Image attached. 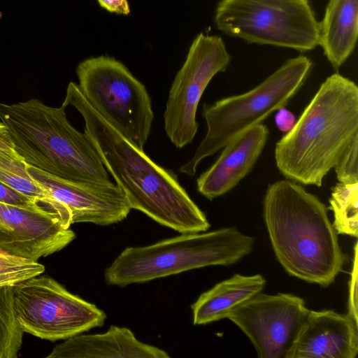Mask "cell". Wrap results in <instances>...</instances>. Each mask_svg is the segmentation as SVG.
Segmentation results:
<instances>
[{"label":"cell","mask_w":358,"mask_h":358,"mask_svg":"<svg viewBox=\"0 0 358 358\" xmlns=\"http://www.w3.org/2000/svg\"><path fill=\"white\" fill-rule=\"evenodd\" d=\"M31 176L72 215V223L106 226L124 220L131 208L123 190L114 182L89 183L67 180L28 165Z\"/></svg>","instance_id":"obj_13"},{"label":"cell","mask_w":358,"mask_h":358,"mask_svg":"<svg viewBox=\"0 0 358 358\" xmlns=\"http://www.w3.org/2000/svg\"><path fill=\"white\" fill-rule=\"evenodd\" d=\"M14 304L24 332L51 341L102 327L106 315L94 303L73 294L48 275L14 286Z\"/></svg>","instance_id":"obj_9"},{"label":"cell","mask_w":358,"mask_h":358,"mask_svg":"<svg viewBox=\"0 0 358 358\" xmlns=\"http://www.w3.org/2000/svg\"><path fill=\"white\" fill-rule=\"evenodd\" d=\"M0 120L27 165L73 182H112L87 134L67 120L65 107L48 106L34 98L0 103Z\"/></svg>","instance_id":"obj_4"},{"label":"cell","mask_w":358,"mask_h":358,"mask_svg":"<svg viewBox=\"0 0 358 358\" xmlns=\"http://www.w3.org/2000/svg\"><path fill=\"white\" fill-rule=\"evenodd\" d=\"M0 201L15 206H28L36 203L1 182H0Z\"/></svg>","instance_id":"obj_25"},{"label":"cell","mask_w":358,"mask_h":358,"mask_svg":"<svg viewBox=\"0 0 358 358\" xmlns=\"http://www.w3.org/2000/svg\"><path fill=\"white\" fill-rule=\"evenodd\" d=\"M27 166L17 154L0 148V182L55 213L64 225L70 228L73 224L70 210L31 176Z\"/></svg>","instance_id":"obj_19"},{"label":"cell","mask_w":358,"mask_h":358,"mask_svg":"<svg viewBox=\"0 0 358 358\" xmlns=\"http://www.w3.org/2000/svg\"><path fill=\"white\" fill-rule=\"evenodd\" d=\"M296 122L294 115L285 107L277 110L275 115V122L278 129L286 134L294 126Z\"/></svg>","instance_id":"obj_26"},{"label":"cell","mask_w":358,"mask_h":358,"mask_svg":"<svg viewBox=\"0 0 358 358\" xmlns=\"http://www.w3.org/2000/svg\"><path fill=\"white\" fill-rule=\"evenodd\" d=\"M358 324L332 310H310L287 358H355Z\"/></svg>","instance_id":"obj_14"},{"label":"cell","mask_w":358,"mask_h":358,"mask_svg":"<svg viewBox=\"0 0 358 358\" xmlns=\"http://www.w3.org/2000/svg\"><path fill=\"white\" fill-rule=\"evenodd\" d=\"M0 148L13 154H16L10 138L8 129L4 124L0 121Z\"/></svg>","instance_id":"obj_28"},{"label":"cell","mask_w":358,"mask_h":358,"mask_svg":"<svg viewBox=\"0 0 358 358\" xmlns=\"http://www.w3.org/2000/svg\"><path fill=\"white\" fill-rule=\"evenodd\" d=\"M76 234L54 212L34 203L15 206L0 201V250L38 261L71 243Z\"/></svg>","instance_id":"obj_12"},{"label":"cell","mask_w":358,"mask_h":358,"mask_svg":"<svg viewBox=\"0 0 358 358\" xmlns=\"http://www.w3.org/2000/svg\"><path fill=\"white\" fill-rule=\"evenodd\" d=\"M357 243L354 247L353 263L349 281L348 313L351 318L358 324L357 306Z\"/></svg>","instance_id":"obj_24"},{"label":"cell","mask_w":358,"mask_h":358,"mask_svg":"<svg viewBox=\"0 0 358 358\" xmlns=\"http://www.w3.org/2000/svg\"><path fill=\"white\" fill-rule=\"evenodd\" d=\"M358 36V0H329L320 22L319 45L335 69L345 62Z\"/></svg>","instance_id":"obj_18"},{"label":"cell","mask_w":358,"mask_h":358,"mask_svg":"<svg viewBox=\"0 0 358 358\" xmlns=\"http://www.w3.org/2000/svg\"><path fill=\"white\" fill-rule=\"evenodd\" d=\"M14 287H0V358H16L24 331L14 304Z\"/></svg>","instance_id":"obj_21"},{"label":"cell","mask_w":358,"mask_h":358,"mask_svg":"<svg viewBox=\"0 0 358 358\" xmlns=\"http://www.w3.org/2000/svg\"><path fill=\"white\" fill-rule=\"evenodd\" d=\"M73 106L84 120V132L108 172L124 192L131 209L180 233L206 231L210 223L180 185L177 176L130 143L88 103L71 82L62 105Z\"/></svg>","instance_id":"obj_1"},{"label":"cell","mask_w":358,"mask_h":358,"mask_svg":"<svg viewBox=\"0 0 358 358\" xmlns=\"http://www.w3.org/2000/svg\"><path fill=\"white\" fill-rule=\"evenodd\" d=\"M358 134L356 135L338 159L334 168L339 182H358Z\"/></svg>","instance_id":"obj_23"},{"label":"cell","mask_w":358,"mask_h":358,"mask_svg":"<svg viewBox=\"0 0 358 358\" xmlns=\"http://www.w3.org/2000/svg\"><path fill=\"white\" fill-rule=\"evenodd\" d=\"M217 29L248 43L306 52L319 45L320 22L308 0H221Z\"/></svg>","instance_id":"obj_8"},{"label":"cell","mask_w":358,"mask_h":358,"mask_svg":"<svg viewBox=\"0 0 358 358\" xmlns=\"http://www.w3.org/2000/svg\"><path fill=\"white\" fill-rule=\"evenodd\" d=\"M44 271L45 266L38 261L13 255L0 250V287H14Z\"/></svg>","instance_id":"obj_22"},{"label":"cell","mask_w":358,"mask_h":358,"mask_svg":"<svg viewBox=\"0 0 358 358\" xmlns=\"http://www.w3.org/2000/svg\"><path fill=\"white\" fill-rule=\"evenodd\" d=\"M308 312L296 295L260 292L227 318L247 336L259 358H287Z\"/></svg>","instance_id":"obj_11"},{"label":"cell","mask_w":358,"mask_h":358,"mask_svg":"<svg viewBox=\"0 0 358 358\" xmlns=\"http://www.w3.org/2000/svg\"><path fill=\"white\" fill-rule=\"evenodd\" d=\"M82 94L112 127L141 150L154 118L151 100L143 83L120 61L90 57L76 68Z\"/></svg>","instance_id":"obj_7"},{"label":"cell","mask_w":358,"mask_h":358,"mask_svg":"<svg viewBox=\"0 0 358 358\" xmlns=\"http://www.w3.org/2000/svg\"><path fill=\"white\" fill-rule=\"evenodd\" d=\"M99 5L110 13L128 15L130 13L127 0H97Z\"/></svg>","instance_id":"obj_27"},{"label":"cell","mask_w":358,"mask_h":358,"mask_svg":"<svg viewBox=\"0 0 358 358\" xmlns=\"http://www.w3.org/2000/svg\"><path fill=\"white\" fill-rule=\"evenodd\" d=\"M169 358L164 350L139 341L127 327L112 325L104 333L78 334L56 345L46 358Z\"/></svg>","instance_id":"obj_16"},{"label":"cell","mask_w":358,"mask_h":358,"mask_svg":"<svg viewBox=\"0 0 358 358\" xmlns=\"http://www.w3.org/2000/svg\"><path fill=\"white\" fill-rule=\"evenodd\" d=\"M358 134V87L335 73L327 77L293 127L276 143L275 159L288 180L321 187Z\"/></svg>","instance_id":"obj_3"},{"label":"cell","mask_w":358,"mask_h":358,"mask_svg":"<svg viewBox=\"0 0 358 358\" xmlns=\"http://www.w3.org/2000/svg\"><path fill=\"white\" fill-rule=\"evenodd\" d=\"M268 135L267 127L260 123L231 139L215 163L197 178L198 192L213 200L235 187L256 164Z\"/></svg>","instance_id":"obj_15"},{"label":"cell","mask_w":358,"mask_h":358,"mask_svg":"<svg viewBox=\"0 0 358 358\" xmlns=\"http://www.w3.org/2000/svg\"><path fill=\"white\" fill-rule=\"evenodd\" d=\"M329 208L333 212V226L338 234L358 236V182L337 183L331 189Z\"/></svg>","instance_id":"obj_20"},{"label":"cell","mask_w":358,"mask_h":358,"mask_svg":"<svg viewBox=\"0 0 358 358\" xmlns=\"http://www.w3.org/2000/svg\"><path fill=\"white\" fill-rule=\"evenodd\" d=\"M230 61L220 36L201 33L194 39L172 83L164 113L166 134L176 148H182L194 140L202 94L212 78L224 71Z\"/></svg>","instance_id":"obj_10"},{"label":"cell","mask_w":358,"mask_h":358,"mask_svg":"<svg viewBox=\"0 0 358 358\" xmlns=\"http://www.w3.org/2000/svg\"><path fill=\"white\" fill-rule=\"evenodd\" d=\"M253 237L237 228L182 235L146 246L127 247L104 271L109 285L125 287L208 266H230L253 250Z\"/></svg>","instance_id":"obj_5"},{"label":"cell","mask_w":358,"mask_h":358,"mask_svg":"<svg viewBox=\"0 0 358 358\" xmlns=\"http://www.w3.org/2000/svg\"><path fill=\"white\" fill-rule=\"evenodd\" d=\"M263 217L276 259L291 276L326 287L345 257L326 206L301 185L281 180L268 185Z\"/></svg>","instance_id":"obj_2"},{"label":"cell","mask_w":358,"mask_h":358,"mask_svg":"<svg viewBox=\"0 0 358 358\" xmlns=\"http://www.w3.org/2000/svg\"><path fill=\"white\" fill-rule=\"evenodd\" d=\"M312 62L301 55L287 60L253 89L203 106L207 132L194 155L180 167L193 176L200 162L214 155L247 129L262 123L274 111L285 107L306 80Z\"/></svg>","instance_id":"obj_6"},{"label":"cell","mask_w":358,"mask_h":358,"mask_svg":"<svg viewBox=\"0 0 358 358\" xmlns=\"http://www.w3.org/2000/svg\"><path fill=\"white\" fill-rule=\"evenodd\" d=\"M266 280L260 274L236 273L203 292L191 306L194 325L206 324L227 318L235 308L265 288Z\"/></svg>","instance_id":"obj_17"}]
</instances>
